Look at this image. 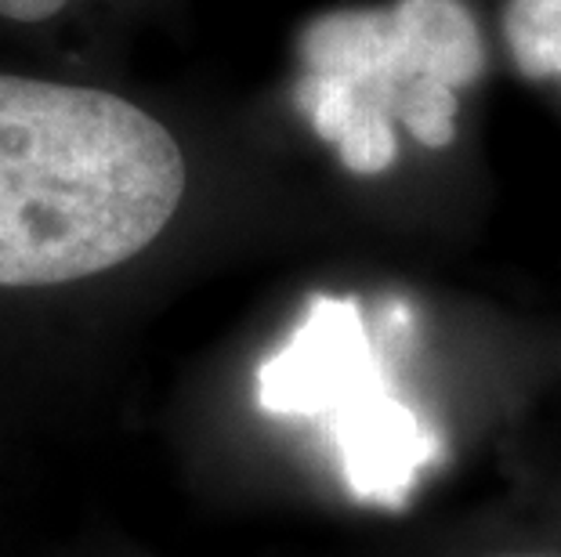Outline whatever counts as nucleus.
I'll return each mask as SVG.
<instances>
[{"mask_svg": "<svg viewBox=\"0 0 561 557\" xmlns=\"http://www.w3.org/2000/svg\"><path fill=\"white\" fill-rule=\"evenodd\" d=\"M185 177L174 135L135 102L0 77V287H62L138 257Z\"/></svg>", "mask_w": 561, "mask_h": 557, "instance_id": "f257e3e1", "label": "nucleus"}, {"mask_svg": "<svg viewBox=\"0 0 561 557\" xmlns=\"http://www.w3.org/2000/svg\"><path fill=\"white\" fill-rule=\"evenodd\" d=\"M297 55V113L363 177L399 160L396 124L424 149H446L457 138V94L485 73V44L463 0L327 11L301 30Z\"/></svg>", "mask_w": 561, "mask_h": 557, "instance_id": "f03ea898", "label": "nucleus"}, {"mask_svg": "<svg viewBox=\"0 0 561 557\" xmlns=\"http://www.w3.org/2000/svg\"><path fill=\"white\" fill-rule=\"evenodd\" d=\"M388 387L359 301L319 293L290 340L257 365V406L268 417L327 420L363 409Z\"/></svg>", "mask_w": 561, "mask_h": 557, "instance_id": "7ed1b4c3", "label": "nucleus"}, {"mask_svg": "<svg viewBox=\"0 0 561 557\" xmlns=\"http://www.w3.org/2000/svg\"><path fill=\"white\" fill-rule=\"evenodd\" d=\"M504 37L529 80L561 77V0H507Z\"/></svg>", "mask_w": 561, "mask_h": 557, "instance_id": "20e7f679", "label": "nucleus"}, {"mask_svg": "<svg viewBox=\"0 0 561 557\" xmlns=\"http://www.w3.org/2000/svg\"><path fill=\"white\" fill-rule=\"evenodd\" d=\"M69 0H0V19L11 22H47L62 11Z\"/></svg>", "mask_w": 561, "mask_h": 557, "instance_id": "39448f33", "label": "nucleus"}]
</instances>
